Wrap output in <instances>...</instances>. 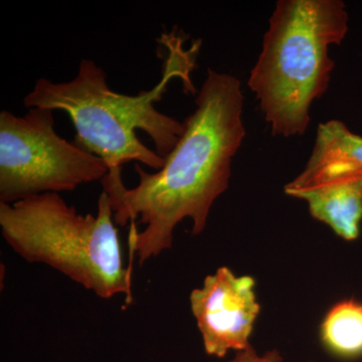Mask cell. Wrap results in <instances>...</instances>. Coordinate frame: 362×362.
<instances>
[{"label":"cell","mask_w":362,"mask_h":362,"mask_svg":"<svg viewBox=\"0 0 362 362\" xmlns=\"http://www.w3.org/2000/svg\"><path fill=\"white\" fill-rule=\"evenodd\" d=\"M295 199L306 202L312 218L329 226L341 239L350 242L359 237L362 180L308 190Z\"/></svg>","instance_id":"cell-8"},{"label":"cell","mask_w":362,"mask_h":362,"mask_svg":"<svg viewBox=\"0 0 362 362\" xmlns=\"http://www.w3.org/2000/svg\"><path fill=\"white\" fill-rule=\"evenodd\" d=\"M108 173L103 159L57 133L51 109L30 108L21 117L0 113V202L73 192Z\"/></svg>","instance_id":"cell-5"},{"label":"cell","mask_w":362,"mask_h":362,"mask_svg":"<svg viewBox=\"0 0 362 362\" xmlns=\"http://www.w3.org/2000/svg\"><path fill=\"white\" fill-rule=\"evenodd\" d=\"M195 105L163 166L148 173L135 164L138 185L109 197L115 223H132L131 267L135 255L141 266L170 250L185 218L192 221V235L204 232L214 202L230 185L233 158L246 136L239 78L209 69Z\"/></svg>","instance_id":"cell-1"},{"label":"cell","mask_w":362,"mask_h":362,"mask_svg":"<svg viewBox=\"0 0 362 362\" xmlns=\"http://www.w3.org/2000/svg\"><path fill=\"white\" fill-rule=\"evenodd\" d=\"M324 349L341 359L362 356V302L346 299L337 302L326 313L320 325Z\"/></svg>","instance_id":"cell-9"},{"label":"cell","mask_w":362,"mask_h":362,"mask_svg":"<svg viewBox=\"0 0 362 362\" xmlns=\"http://www.w3.org/2000/svg\"><path fill=\"white\" fill-rule=\"evenodd\" d=\"M190 309L207 356L223 358L247 349L261 312L256 280L221 267L189 295Z\"/></svg>","instance_id":"cell-6"},{"label":"cell","mask_w":362,"mask_h":362,"mask_svg":"<svg viewBox=\"0 0 362 362\" xmlns=\"http://www.w3.org/2000/svg\"><path fill=\"white\" fill-rule=\"evenodd\" d=\"M230 362H284V357L277 349L268 350L265 354H259L250 344L247 349L235 351V356Z\"/></svg>","instance_id":"cell-10"},{"label":"cell","mask_w":362,"mask_h":362,"mask_svg":"<svg viewBox=\"0 0 362 362\" xmlns=\"http://www.w3.org/2000/svg\"><path fill=\"white\" fill-rule=\"evenodd\" d=\"M164 54L162 78L151 90L135 96L114 92L107 84L103 69L84 59L76 77L54 83L39 78L23 99L28 109L47 108L66 112L76 129L74 143L103 159L108 175L102 180L103 192L111 194L125 187L123 164L137 161L159 170L175 148L185 125L157 110L166 88L175 78L194 92L189 74L194 66L199 44L185 51L175 33L162 35Z\"/></svg>","instance_id":"cell-2"},{"label":"cell","mask_w":362,"mask_h":362,"mask_svg":"<svg viewBox=\"0 0 362 362\" xmlns=\"http://www.w3.org/2000/svg\"><path fill=\"white\" fill-rule=\"evenodd\" d=\"M4 239L30 264H45L102 299L132 303L133 268L125 266L110 199L102 192L95 214L78 213L59 194L0 202Z\"/></svg>","instance_id":"cell-4"},{"label":"cell","mask_w":362,"mask_h":362,"mask_svg":"<svg viewBox=\"0 0 362 362\" xmlns=\"http://www.w3.org/2000/svg\"><path fill=\"white\" fill-rule=\"evenodd\" d=\"M347 30L340 0L277 2L249 78L273 135L306 132L311 105L325 94L334 69L329 47L341 44Z\"/></svg>","instance_id":"cell-3"},{"label":"cell","mask_w":362,"mask_h":362,"mask_svg":"<svg viewBox=\"0 0 362 362\" xmlns=\"http://www.w3.org/2000/svg\"><path fill=\"white\" fill-rule=\"evenodd\" d=\"M362 180V137L341 121L319 124L315 145L301 173L285 185L286 194Z\"/></svg>","instance_id":"cell-7"}]
</instances>
